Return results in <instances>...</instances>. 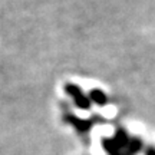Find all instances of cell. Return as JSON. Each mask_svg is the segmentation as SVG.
Returning a JSON list of instances; mask_svg holds the SVG:
<instances>
[{
  "instance_id": "7a4b0ae2",
  "label": "cell",
  "mask_w": 155,
  "mask_h": 155,
  "mask_svg": "<svg viewBox=\"0 0 155 155\" xmlns=\"http://www.w3.org/2000/svg\"><path fill=\"white\" fill-rule=\"evenodd\" d=\"M91 98H92V101H95L96 104H99V105H102V104H105L106 102V96L101 91H98V89H95V91H92V94H91Z\"/></svg>"
},
{
  "instance_id": "6da1fadb",
  "label": "cell",
  "mask_w": 155,
  "mask_h": 155,
  "mask_svg": "<svg viewBox=\"0 0 155 155\" xmlns=\"http://www.w3.org/2000/svg\"><path fill=\"white\" fill-rule=\"evenodd\" d=\"M65 89H66L68 94H71L72 96H75L73 99H75V104H76L78 106H81V108H83V109H88L89 108V99L83 95V92L78 88L76 85L68 83L66 86H65Z\"/></svg>"
}]
</instances>
